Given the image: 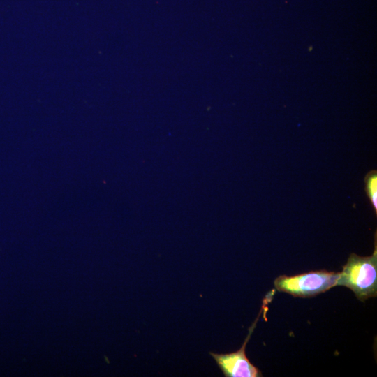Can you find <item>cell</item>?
<instances>
[{"instance_id": "obj_1", "label": "cell", "mask_w": 377, "mask_h": 377, "mask_svg": "<svg viewBox=\"0 0 377 377\" xmlns=\"http://www.w3.org/2000/svg\"><path fill=\"white\" fill-rule=\"evenodd\" d=\"M352 290L360 301L377 295V250L370 256L351 253L337 282Z\"/></svg>"}, {"instance_id": "obj_2", "label": "cell", "mask_w": 377, "mask_h": 377, "mask_svg": "<svg viewBox=\"0 0 377 377\" xmlns=\"http://www.w3.org/2000/svg\"><path fill=\"white\" fill-rule=\"evenodd\" d=\"M340 272L312 271L295 276L281 275L274 281L278 291L294 297H311L337 286Z\"/></svg>"}, {"instance_id": "obj_3", "label": "cell", "mask_w": 377, "mask_h": 377, "mask_svg": "<svg viewBox=\"0 0 377 377\" xmlns=\"http://www.w3.org/2000/svg\"><path fill=\"white\" fill-rule=\"evenodd\" d=\"M258 320V317L249 329L248 336L239 350L228 354L210 353V355L215 360L225 376L260 377L263 376L260 371L250 362L245 353L246 343L253 331Z\"/></svg>"}, {"instance_id": "obj_4", "label": "cell", "mask_w": 377, "mask_h": 377, "mask_svg": "<svg viewBox=\"0 0 377 377\" xmlns=\"http://www.w3.org/2000/svg\"><path fill=\"white\" fill-rule=\"evenodd\" d=\"M365 191L374 210L377 213V172L376 170L369 172L364 178Z\"/></svg>"}]
</instances>
